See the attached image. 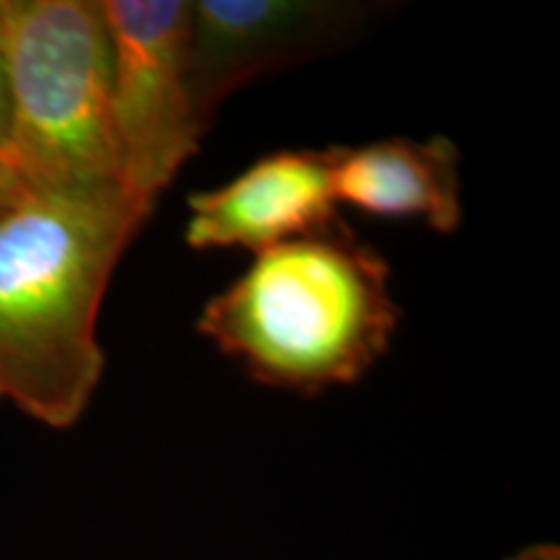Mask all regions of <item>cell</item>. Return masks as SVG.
<instances>
[{
  "instance_id": "6da1fadb",
  "label": "cell",
  "mask_w": 560,
  "mask_h": 560,
  "mask_svg": "<svg viewBox=\"0 0 560 560\" xmlns=\"http://www.w3.org/2000/svg\"><path fill=\"white\" fill-rule=\"evenodd\" d=\"M153 206L125 187L26 190L0 213V400L70 429L104 371L96 322Z\"/></svg>"
},
{
  "instance_id": "7a4b0ae2",
  "label": "cell",
  "mask_w": 560,
  "mask_h": 560,
  "mask_svg": "<svg viewBox=\"0 0 560 560\" xmlns=\"http://www.w3.org/2000/svg\"><path fill=\"white\" fill-rule=\"evenodd\" d=\"M397 322L387 260L338 219L257 252L202 306L198 332L252 380L317 395L359 382L387 353Z\"/></svg>"
},
{
  "instance_id": "3957f363",
  "label": "cell",
  "mask_w": 560,
  "mask_h": 560,
  "mask_svg": "<svg viewBox=\"0 0 560 560\" xmlns=\"http://www.w3.org/2000/svg\"><path fill=\"white\" fill-rule=\"evenodd\" d=\"M9 125L0 159L34 192L122 187L102 0H0Z\"/></svg>"
},
{
  "instance_id": "277c9868",
  "label": "cell",
  "mask_w": 560,
  "mask_h": 560,
  "mask_svg": "<svg viewBox=\"0 0 560 560\" xmlns=\"http://www.w3.org/2000/svg\"><path fill=\"white\" fill-rule=\"evenodd\" d=\"M112 50V128L122 187L156 206L206 136L187 81L185 0H102Z\"/></svg>"
},
{
  "instance_id": "5b68a950",
  "label": "cell",
  "mask_w": 560,
  "mask_h": 560,
  "mask_svg": "<svg viewBox=\"0 0 560 560\" xmlns=\"http://www.w3.org/2000/svg\"><path fill=\"white\" fill-rule=\"evenodd\" d=\"M366 16L348 0H195L187 81L202 130L236 89L335 50Z\"/></svg>"
},
{
  "instance_id": "8992f818",
  "label": "cell",
  "mask_w": 560,
  "mask_h": 560,
  "mask_svg": "<svg viewBox=\"0 0 560 560\" xmlns=\"http://www.w3.org/2000/svg\"><path fill=\"white\" fill-rule=\"evenodd\" d=\"M340 149H283L208 192L190 195L185 242L192 249L262 252L338 221L335 164Z\"/></svg>"
},
{
  "instance_id": "52a82bcc",
  "label": "cell",
  "mask_w": 560,
  "mask_h": 560,
  "mask_svg": "<svg viewBox=\"0 0 560 560\" xmlns=\"http://www.w3.org/2000/svg\"><path fill=\"white\" fill-rule=\"evenodd\" d=\"M335 200L376 219L423 221L439 234H452L462 223L457 145L444 136H397L340 149Z\"/></svg>"
},
{
  "instance_id": "ba28073f",
  "label": "cell",
  "mask_w": 560,
  "mask_h": 560,
  "mask_svg": "<svg viewBox=\"0 0 560 560\" xmlns=\"http://www.w3.org/2000/svg\"><path fill=\"white\" fill-rule=\"evenodd\" d=\"M24 192H26V187L21 185L16 174L11 172V166L0 159V213H3V210H9Z\"/></svg>"
},
{
  "instance_id": "9c48e42d",
  "label": "cell",
  "mask_w": 560,
  "mask_h": 560,
  "mask_svg": "<svg viewBox=\"0 0 560 560\" xmlns=\"http://www.w3.org/2000/svg\"><path fill=\"white\" fill-rule=\"evenodd\" d=\"M506 560H560V548L552 542H537L529 545V548L516 550L514 556H509Z\"/></svg>"
},
{
  "instance_id": "30bf717a",
  "label": "cell",
  "mask_w": 560,
  "mask_h": 560,
  "mask_svg": "<svg viewBox=\"0 0 560 560\" xmlns=\"http://www.w3.org/2000/svg\"><path fill=\"white\" fill-rule=\"evenodd\" d=\"M9 125V94H5V58H3V30H0V145Z\"/></svg>"
}]
</instances>
